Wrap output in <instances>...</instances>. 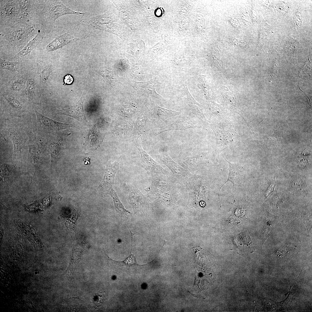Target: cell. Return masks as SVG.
Instances as JSON below:
<instances>
[{"label":"cell","instance_id":"6da1fadb","mask_svg":"<svg viewBox=\"0 0 312 312\" xmlns=\"http://www.w3.org/2000/svg\"><path fill=\"white\" fill-rule=\"evenodd\" d=\"M41 25L40 23H20L0 27V34L9 42L14 51H20L36 35Z\"/></svg>","mask_w":312,"mask_h":312},{"label":"cell","instance_id":"7a4b0ae2","mask_svg":"<svg viewBox=\"0 0 312 312\" xmlns=\"http://www.w3.org/2000/svg\"><path fill=\"white\" fill-rule=\"evenodd\" d=\"M68 14H84L68 8L59 0H40L38 20L46 26L54 23L58 18Z\"/></svg>","mask_w":312,"mask_h":312},{"label":"cell","instance_id":"3957f363","mask_svg":"<svg viewBox=\"0 0 312 312\" xmlns=\"http://www.w3.org/2000/svg\"><path fill=\"white\" fill-rule=\"evenodd\" d=\"M0 27L26 23L22 19L19 0H0Z\"/></svg>","mask_w":312,"mask_h":312},{"label":"cell","instance_id":"277c9868","mask_svg":"<svg viewBox=\"0 0 312 312\" xmlns=\"http://www.w3.org/2000/svg\"><path fill=\"white\" fill-rule=\"evenodd\" d=\"M40 0H20L22 17L25 22L40 23L38 20Z\"/></svg>","mask_w":312,"mask_h":312},{"label":"cell","instance_id":"5b68a950","mask_svg":"<svg viewBox=\"0 0 312 312\" xmlns=\"http://www.w3.org/2000/svg\"><path fill=\"white\" fill-rule=\"evenodd\" d=\"M86 93L84 92L80 99L73 105L56 109L55 114L69 116L77 120L85 125L89 123L85 114L83 103Z\"/></svg>","mask_w":312,"mask_h":312},{"label":"cell","instance_id":"8992f818","mask_svg":"<svg viewBox=\"0 0 312 312\" xmlns=\"http://www.w3.org/2000/svg\"><path fill=\"white\" fill-rule=\"evenodd\" d=\"M119 164L115 161L112 163L111 161L107 162L103 178L98 187L99 192L105 196L108 194L114 183L115 174L119 168Z\"/></svg>","mask_w":312,"mask_h":312},{"label":"cell","instance_id":"52a82bcc","mask_svg":"<svg viewBox=\"0 0 312 312\" xmlns=\"http://www.w3.org/2000/svg\"><path fill=\"white\" fill-rule=\"evenodd\" d=\"M142 158V166L150 176H159L166 173V171L155 161L141 148L137 147Z\"/></svg>","mask_w":312,"mask_h":312},{"label":"cell","instance_id":"ba28073f","mask_svg":"<svg viewBox=\"0 0 312 312\" xmlns=\"http://www.w3.org/2000/svg\"><path fill=\"white\" fill-rule=\"evenodd\" d=\"M39 128L44 131H58L68 129L72 126L70 124L58 122L49 118L36 110L35 111Z\"/></svg>","mask_w":312,"mask_h":312},{"label":"cell","instance_id":"9c48e42d","mask_svg":"<svg viewBox=\"0 0 312 312\" xmlns=\"http://www.w3.org/2000/svg\"><path fill=\"white\" fill-rule=\"evenodd\" d=\"M46 27L41 24V28L36 35L21 51L15 54V57L19 60L27 58L31 52L45 38Z\"/></svg>","mask_w":312,"mask_h":312},{"label":"cell","instance_id":"30bf717a","mask_svg":"<svg viewBox=\"0 0 312 312\" xmlns=\"http://www.w3.org/2000/svg\"><path fill=\"white\" fill-rule=\"evenodd\" d=\"M173 122L166 126L160 132L166 131L183 130L187 129L200 128L201 126L195 119L185 116H181L175 119Z\"/></svg>","mask_w":312,"mask_h":312},{"label":"cell","instance_id":"8fae6325","mask_svg":"<svg viewBox=\"0 0 312 312\" xmlns=\"http://www.w3.org/2000/svg\"><path fill=\"white\" fill-rule=\"evenodd\" d=\"M148 105L150 111L153 116L160 121H173L175 118L181 114L180 112L164 108L156 105L151 99L148 100Z\"/></svg>","mask_w":312,"mask_h":312},{"label":"cell","instance_id":"7c38bea8","mask_svg":"<svg viewBox=\"0 0 312 312\" xmlns=\"http://www.w3.org/2000/svg\"><path fill=\"white\" fill-rule=\"evenodd\" d=\"M126 187L128 193L130 203L134 211L136 212L143 210L146 205L144 196L133 185H126Z\"/></svg>","mask_w":312,"mask_h":312},{"label":"cell","instance_id":"4fadbf2b","mask_svg":"<svg viewBox=\"0 0 312 312\" xmlns=\"http://www.w3.org/2000/svg\"><path fill=\"white\" fill-rule=\"evenodd\" d=\"M87 131L84 149L89 151L96 149L103 141L104 135L97 129L96 125Z\"/></svg>","mask_w":312,"mask_h":312},{"label":"cell","instance_id":"5bb4252c","mask_svg":"<svg viewBox=\"0 0 312 312\" xmlns=\"http://www.w3.org/2000/svg\"><path fill=\"white\" fill-rule=\"evenodd\" d=\"M183 90L185 102L190 108L192 113L199 118L206 121L207 119L201 107L191 95L185 83H183Z\"/></svg>","mask_w":312,"mask_h":312},{"label":"cell","instance_id":"9a60e30c","mask_svg":"<svg viewBox=\"0 0 312 312\" xmlns=\"http://www.w3.org/2000/svg\"><path fill=\"white\" fill-rule=\"evenodd\" d=\"M136 90L141 94L152 96L159 99H164L157 94L155 90V86L157 83L153 79L146 82L134 81Z\"/></svg>","mask_w":312,"mask_h":312},{"label":"cell","instance_id":"2e32d148","mask_svg":"<svg viewBox=\"0 0 312 312\" xmlns=\"http://www.w3.org/2000/svg\"><path fill=\"white\" fill-rule=\"evenodd\" d=\"M27 134L28 137L27 144L29 155L34 162H37L39 160L40 154L39 141L35 132L28 130Z\"/></svg>","mask_w":312,"mask_h":312},{"label":"cell","instance_id":"e0dca14e","mask_svg":"<svg viewBox=\"0 0 312 312\" xmlns=\"http://www.w3.org/2000/svg\"><path fill=\"white\" fill-rule=\"evenodd\" d=\"M8 131L13 142L14 153L21 152V149L25 147L26 143H27L24 135L16 127L10 128Z\"/></svg>","mask_w":312,"mask_h":312},{"label":"cell","instance_id":"ac0fdd59","mask_svg":"<svg viewBox=\"0 0 312 312\" xmlns=\"http://www.w3.org/2000/svg\"><path fill=\"white\" fill-rule=\"evenodd\" d=\"M75 40L74 37L68 33H65L57 37L46 46V49L51 52L61 48Z\"/></svg>","mask_w":312,"mask_h":312},{"label":"cell","instance_id":"d6986e66","mask_svg":"<svg viewBox=\"0 0 312 312\" xmlns=\"http://www.w3.org/2000/svg\"><path fill=\"white\" fill-rule=\"evenodd\" d=\"M225 159L229 164V173L227 179L219 189L218 196L219 201L220 191L221 188L228 182H230L232 183L233 186L238 181L240 178L242 168L239 164L237 163H231Z\"/></svg>","mask_w":312,"mask_h":312},{"label":"cell","instance_id":"ffe728a7","mask_svg":"<svg viewBox=\"0 0 312 312\" xmlns=\"http://www.w3.org/2000/svg\"><path fill=\"white\" fill-rule=\"evenodd\" d=\"M112 198L115 209L118 214L121 218H128L131 213L126 209L118 198L116 192L112 188L108 193Z\"/></svg>","mask_w":312,"mask_h":312},{"label":"cell","instance_id":"44dd1931","mask_svg":"<svg viewBox=\"0 0 312 312\" xmlns=\"http://www.w3.org/2000/svg\"><path fill=\"white\" fill-rule=\"evenodd\" d=\"M62 138L57 137L55 140L49 145V153L51 155V161L54 162L58 158L62 143Z\"/></svg>","mask_w":312,"mask_h":312},{"label":"cell","instance_id":"7402d4cb","mask_svg":"<svg viewBox=\"0 0 312 312\" xmlns=\"http://www.w3.org/2000/svg\"><path fill=\"white\" fill-rule=\"evenodd\" d=\"M291 185L296 191L301 193H306L308 192V188L304 179L299 176L291 177Z\"/></svg>","mask_w":312,"mask_h":312},{"label":"cell","instance_id":"603a6c76","mask_svg":"<svg viewBox=\"0 0 312 312\" xmlns=\"http://www.w3.org/2000/svg\"><path fill=\"white\" fill-rule=\"evenodd\" d=\"M130 232V237L131 239V248L130 253V255L126 259H125L124 261H115L109 258L107 255L106 253L105 252H104L105 254L107 256V258L110 260L117 263L118 265H125L127 266H130L133 265H138L137 264L135 257L133 255L131 252V250L132 248V244H133V236L134 235V233H132L130 230V229H129Z\"/></svg>","mask_w":312,"mask_h":312},{"label":"cell","instance_id":"cb8c5ba5","mask_svg":"<svg viewBox=\"0 0 312 312\" xmlns=\"http://www.w3.org/2000/svg\"><path fill=\"white\" fill-rule=\"evenodd\" d=\"M198 87L202 90L207 100L210 101L212 100L213 96L211 89L204 76H200Z\"/></svg>","mask_w":312,"mask_h":312},{"label":"cell","instance_id":"d4e9b609","mask_svg":"<svg viewBox=\"0 0 312 312\" xmlns=\"http://www.w3.org/2000/svg\"><path fill=\"white\" fill-rule=\"evenodd\" d=\"M1 173L4 181L10 182L12 180L15 173L14 167L11 165L3 164L1 166Z\"/></svg>","mask_w":312,"mask_h":312},{"label":"cell","instance_id":"484cf974","mask_svg":"<svg viewBox=\"0 0 312 312\" xmlns=\"http://www.w3.org/2000/svg\"><path fill=\"white\" fill-rule=\"evenodd\" d=\"M51 73V66L50 64L45 66L41 71L40 75V86L43 89L49 78Z\"/></svg>","mask_w":312,"mask_h":312},{"label":"cell","instance_id":"4316f807","mask_svg":"<svg viewBox=\"0 0 312 312\" xmlns=\"http://www.w3.org/2000/svg\"><path fill=\"white\" fill-rule=\"evenodd\" d=\"M35 88V83L34 79L30 78L27 83L25 94L27 98L31 102L34 98Z\"/></svg>","mask_w":312,"mask_h":312},{"label":"cell","instance_id":"83f0119b","mask_svg":"<svg viewBox=\"0 0 312 312\" xmlns=\"http://www.w3.org/2000/svg\"><path fill=\"white\" fill-rule=\"evenodd\" d=\"M19 64V62H10L5 60L0 57V68L11 71H14L16 69L17 66Z\"/></svg>","mask_w":312,"mask_h":312},{"label":"cell","instance_id":"f1b7e54d","mask_svg":"<svg viewBox=\"0 0 312 312\" xmlns=\"http://www.w3.org/2000/svg\"><path fill=\"white\" fill-rule=\"evenodd\" d=\"M3 96L9 105L13 108L18 110H21L22 108V104L15 97L4 95H3Z\"/></svg>","mask_w":312,"mask_h":312},{"label":"cell","instance_id":"f546056e","mask_svg":"<svg viewBox=\"0 0 312 312\" xmlns=\"http://www.w3.org/2000/svg\"><path fill=\"white\" fill-rule=\"evenodd\" d=\"M255 142L263 149L265 154L270 151L271 148L270 145H271L269 144L268 139L261 140H256Z\"/></svg>","mask_w":312,"mask_h":312},{"label":"cell","instance_id":"4dcf8cb0","mask_svg":"<svg viewBox=\"0 0 312 312\" xmlns=\"http://www.w3.org/2000/svg\"><path fill=\"white\" fill-rule=\"evenodd\" d=\"M101 73L109 83H112L114 80V74L112 71L105 70L101 71Z\"/></svg>","mask_w":312,"mask_h":312},{"label":"cell","instance_id":"1f68e13d","mask_svg":"<svg viewBox=\"0 0 312 312\" xmlns=\"http://www.w3.org/2000/svg\"><path fill=\"white\" fill-rule=\"evenodd\" d=\"M23 85V81L22 80L18 79L11 84V88L13 91H19L22 89Z\"/></svg>","mask_w":312,"mask_h":312},{"label":"cell","instance_id":"d6a6232c","mask_svg":"<svg viewBox=\"0 0 312 312\" xmlns=\"http://www.w3.org/2000/svg\"><path fill=\"white\" fill-rule=\"evenodd\" d=\"M73 81L74 79L73 77L70 75L67 74L64 76V84H71Z\"/></svg>","mask_w":312,"mask_h":312},{"label":"cell","instance_id":"836d02e7","mask_svg":"<svg viewBox=\"0 0 312 312\" xmlns=\"http://www.w3.org/2000/svg\"><path fill=\"white\" fill-rule=\"evenodd\" d=\"M274 131L272 135V136L274 137L277 143H281L282 141L281 135L279 131L277 130H274Z\"/></svg>","mask_w":312,"mask_h":312},{"label":"cell","instance_id":"e575fe53","mask_svg":"<svg viewBox=\"0 0 312 312\" xmlns=\"http://www.w3.org/2000/svg\"><path fill=\"white\" fill-rule=\"evenodd\" d=\"M89 159H89V158H86V159H84V163H85V164H90V162H89L88 161V160H89Z\"/></svg>","mask_w":312,"mask_h":312}]
</instances>
